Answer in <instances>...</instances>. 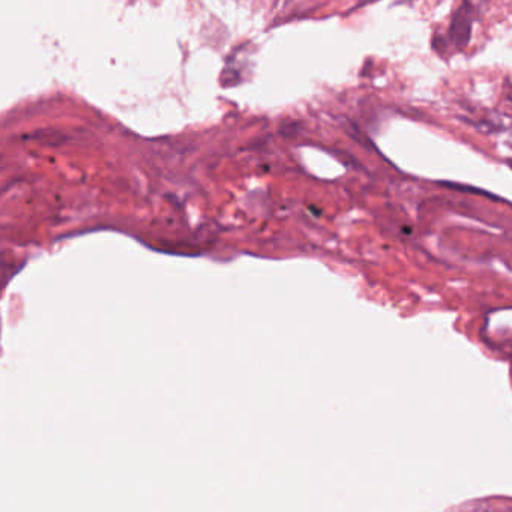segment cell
<instances>
[{"label":"cell","mask_w":512,"mask_h":512,"mask_svg":"<svg viewBox=\"0 0 512 512\" xmlns=\"http://www.w3.org/2000/svg\"><path fill=\"white\" fill-rule=\"evenodd\" d=\"M473 10L469 4H463L454 16H452L451 26L448 31V41L455 50L466 49L472 37Z\"/></svg>","instance_id":"6da1fadb"},{"label":"cell","mask_w":512,"mask_h":512,"mask_svg":"<svg viewBox=\"0 0 512 512\" xmlns=\"http://www.w3.org/2000/svg\"><path fill=\"white\" fill-rule=\"evenodd\" d=\"M508 166L511 167V170H512V160L508 161Z\"/></svg>","instance_id":"7a4b0ae2"}]
</instances>
